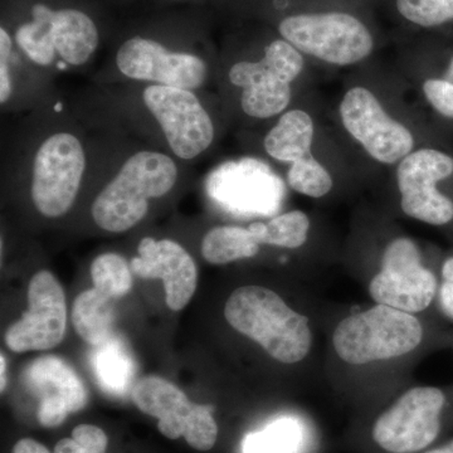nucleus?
Listing matches in <instances>:
<instances>
[{"label":"nucleus","mask_w":453,"mask_h":453,"mask_svg":"<svg viewBox=\"0 0 453 453\" xmlns=\"http://www.w3.org/2000/svg\"><path fill=\"white\" fill-rule=\"evenodd\" d=\"M225 316L234 329L285 365L301 362L311 349L309 319L292 310L268 288H237L226 300Z\"/></svg>","instance_id":"obj_1"},{"label":"nucleus","mask_w":453,"mask_h":453,"mask_svg":"<svg viewBox=\"0 0 453 453\" xmlns=\"http://www.w3.org/2000/svg\"><path fill=\"white\" fill-rule=\"evenodd\" d=\"M178 168L166 155L139 151L130 157L92 204V217L107 232L129 231L144 219L149 199L165 196L177 183Z\"/></svg>","instance_id":"obj_2"},{"label":"nucleus","mask_w":453,"mask_h":453,"mask_svg":"<svg viewBox=\"0 0 453 453\" xmlns=\"http://www.w3.org/2000/svg\"><path fill=\"white\" fill-rule=\"evenodd\" d=\"M422 325L410 312L377 305L340 321L333 344L340 359L353 365L393 359L421 344Z\"/></svg>","instance_id":"obj_3"},{"label":"nucleus","mask_w":453,"mask_h":453,"mask_svg":"<svg viewBox=\"0 0 453 453\" xmlns=\"http://www.w3.org/2000/svg\"><path fill=\"white\" fill-rule=\"evenodd\" d=\"M280 35L300 52L336 65L357 64L371 55V32L351 14H299L285 18Z\"/></svg>","instance_id":"obj_4"},{"label":"nucleus","mask_w":453,"mask_h":453,"mask_svg":"<svg viewBox=\"0 0 453 453\" xmlns=\"http://www.w3.org/2000/svg\"><path fill=\"white\" fill-rule=\"evenodd\" d=\"M303 57L288 41L268 44L258 62H238L229 70V81L242 88L243 111L268 119L282 112L291 100V82L303 73Z\"/></svg>","instance_id":"obj_5"},{"label":"nucleus","mask_w":453,"mask_h":453,"mask_svg":"<svg viewBox=\"0 0 453 453\" xmlns=\"http://www.w3.org/2000/svg\"><path fill=\"white\" fill-rule=\"evenodd\" d=\"M134 403L142 413L159 419L157 429L170 440L184 437L198 451H210L216 445L219 426L213 407L195 404L186 393L160 377L142 378L133 392Z\"/></svg>","instance_id":"obj_6"},{"label":"nucleus","mask_w":453,"mask_h":453,"mask_svg":"<svg viewBox=\"0 0 453 453\" xmlns=\"http://www.w3.org/2000/svg\"><path fill=\"white\" fill-rule=\"evenodd\" d=\"M85 166V151L76 136L58 133L44 140L35 154L32 180L33 203L43 216L56 219L70 211Z\"/></svg>","instance_id":"obj_7"},{"label":"nucleus","mask_w":453,"mask_h":453,"mask_svg":"<svg viewBox=\"0 0 453 453\" xmlns=\"http://www.w3.org/2000/svg\"><path fill=\"white\" fill-rule=\"evenodd\" d=\"M446 396L442 390L418 387L405 392L372 427V440L390 453L421 451L436 440Z\"/></svg>","instance_id":"obj_8"},{"label":"nucleus","mask_w":453,"mask_h":453,"mask_svg":"<svg viewBox=\"0 0 453 453\" xmlns=\"http://www.w3.org/2000/svg\"><path fill=\"white\" fill-rule=\"evenodd\" d=\"M436 292V276L423 267L416 243L410 238H396L390 242L384 252L381 270L369 285L372 299L412 314L427 309Z\"/></svg>","instance_id":"obj_9"},{"label":"nucleus","mask_w":453,"mask_h":453,"mask_svg":"<svg viewBox=\"0 0 453 453\" xmlns=\"http://www.w3.org/2000/svg\"><path fill=\"white\" fill-rule=\"evenodd\" d=\"M142 96L175 155L184 160L195 159L210 148L214 125L192 91L154 85L146 88Z\"/></svg>","instance_id":"obj_10"},{"label":"nucleus","mask_w":453,"mask_h":453,"mask_svg":"<svg viewBox=\"0 0 453 453\" xmlns=\"http://www.w3.org/2000/svg\"><path fill=\"white\" fill-rule=\"evenodd\" d=\"M340 116L348 133L377 162L395 164L412 153V133L390 118L369 89H349L340 104Z\"/></svg>","instance_id":"obj_11"},{"label":"nucleus","mask_w":453,"mask_h":453,"mask_svg":"<svg viewBox=\"0 0 453 453\" xmlns=\"http://www.w3.org/2000/svg\"><path fill=\"white\" fill-rule=\"evenodd\" d=\"M452 174L453 159L442 151L421 149L408 154L396 169L402 211L428 225L451 222L453 202L438 192L436 186Z\"/></svg>","instance_id":"obj_12"},{"label":"nucleus","mask_w":453,"mask_h":453,"mask_svg":"<svg viewBox=\"0 0 453 453\" xmlns=\"http://www.w3.org/2000/svg\"><path fill=\"white\" fill-rule=\"evenodd\" d=\"M208 192L234 214L273 216L281 207L285 187L270 166L256 159L223 164L208 181Z\"/></svg>","instance_id":"obj_13"},{"label":"nucleus","mask_w":453,"mask_h":453,"mask_svg":"<svg viewBox=\"0 0 453 453\" xmlns=\"http://www.w3.org/2000/svg\"><path fill=\"white\" fill-rule=\"evenodd\" d=\"M65 327L64 288L50 271H40L29 282L28 310L9 327L5 342L14 353L50 350L64 340Z\"/></svg>","instance_id":"obj_14"},{"label":"nucleus","mask_w":453,"mask_h":453,"mask_svg":"<svg viewBox=\"0 0 453 453\" xmlns=\"http://www.w3.org/2000/svg\"><path fill=\"white\" fill-rule=\"evenodd\" d=\"M116 64L122 74L138 81L195 89L207 80V65L190 53L170 52L157 42L134 37L119 50Z\"/></svg>","instance_id":"obj_15"},{"label":"nucleus","mask_w":453,"mask_h":453,"mask_svg":"<svg viewBox=\"0 0 453 453\" xmlns=\"http://www.w3.org/2000/svg\"><path fill=\"white\" fill-rule=\"evenodd\" d=\"M23 381L41 399L38 421L43 427L61 426L68 414L88 403V390L73 366L55 356L38 357L27 366Z\"/></svg>","instance_id":"obj_16"},{"label":"nucleus","mask_w":453,"mask_h":453,"mask_svg":"<svg viewBox=\"0 0 453 453\" xmlns=\"http://www.w3.org/2000/svg\"><path fill=\"white\" fill-rule=\"evenodd\" d=\"M139 257L131 261V270L142 279L163 280L166 303L173 311L186 308L196 288L198 273L195 259L172 240L144 238L139 244Z\"/></svg>","instance_id":"obj_17"},{"label":"nucleus","mask_w":453,"mask_h":453,"mask_svg":"<svg viewBox=\"0 0 453 453\" xmlns=\"http://www.w3.org/2000/svg\"><path fill=\"white\" fill-rule=\"evenodd\" d=\"M52 29L56 50L68 65L86 64L97 49L98 32L94 20L77 9L55 11Z\"/></svg>","instance_id":"obj_18"},{"label":"nucleus","mask_w":453,"mask_h":453,"mask_svg":"<svg viewBox=\"0 0 453 453\" xmlns=\"http://www.w3.org/2000/svg\"><path fill=\"white\" fill-rule=\"evenodd\" d=\"M314 139V121L308 112L292 110L280 119L265 138V150L273 159L295 163L310 155Z\"/></svg>","instance_id":"obj_19"},{"label":"nucleus","mask_w":453,"mask_h":453,"mask_svg":"<svg viewBox=\"0 0 453 453\" xmlns=\"http://www.w3.org/2000/svg\"><path fill=\"white\" fill-rule=\"evenodd\" d=\"M111 297L96 288L83 291L74 300L73 321L74 329L83 342L98 347L112 338L115 324V306Z\"/></svg>","instance_id":"obj_20"},{"label":"nucleus","mask_w":453,"mask_h":453,"mask_svg":"<svg viewBox=\"0 0 453 453\" xmlns=\"http://www.w3.org/2000/svg\"><path fill=\"white\" fill-rule=\"evenodd\" d=\"M92 366L98 386L110 395H122L133 384L136 365L127 345L113 335L92 354Z\"/></svg>","instance_id":"obj_21"},{"label":"nucleus","mask_w":453,"mask_h":453,"mask_svg":"<svg viewBox=\"0 0 453 453\" xmlns=\"http://www.w3.org/2000/svg\"><path fill=\"white\" fill-rule=\"evenodd\" d=\"M259 243L249 228L216 226L203 238L202 255L211 265H226L257 255Z\"/></svg>","instance_id":"obj_22"},{"label":"nucleus","mask_w":453,"mask_h":453,"mask_svg":"<svg viewBox=\"0 0 453 453\" xmlns=\"http://www.w3.org/2000/svg\"><path fill=\"white\" fill-rule=\"evenodd\" d=\"M31 23L20 26L16 33L18 46L35 64L49 65L56 55L52 22L55 11L44 4H35L32 9Z\"/></svg>","instance_id":"obj_23"},{"label":"nucleus","mask_w":453,"mask_h":453,"mask_svg":"<svg viewBox=\"0 0 453 453\" xmlns=\"http://www.w3.org/2000/svg\"><path fill=\"white\" fill-rule=\"evenodd\" d=\"M249 229L258 243L299 249L308 240L310 219L303 211H292L275 217L268 223H252Z\"/></svg>","instance_id":"obj_24"},{"label":"nucleus","mask_w":453,"mask_h":453,"mask_svg":"<svg viewBox=\"0 0 453 453\" xmlns=\"http://www.w3.org/2000/svg\"><path fill=\"white\" fill-rule=\"evenodd\" d=\"M301 428L291 418L271 423L259 432L247 434L243 440V453H294L299 447Z\"/></svg>","instance_id":"obj_25"},{"label":"nucleus","mask_w":453,"mask_h":453,"mask_svg":"<svg viewBox=\"0 0 453 453\" xmlns=\"http://www.w3.org/2000/svg\"><path fill=\"white\" fill-rule=\"evenodd\" d=\"M91 276L94 288L111 299L124 296L133 286V277L127 261L116 253L98 256L92 262Z\"/></svg>","instance_id":"obj_26"},{"label":"nucleus","mask_w":453,"mask_h":453,"mask_svg":"<svg viewBox=\"0 0 453 453\" xmlns=\"http://www.w3.org/2000/svg\"><path fill=\"white\" fill-rule=\"evenodd\" d=\"M288 181L295 192L311 198H321L333 188L332 175L311 154L292 163L288 173Z\"/></svg>","instance_id":"obj_27"},{"label":"nucleus","mask_w":453,"mask_h":453,"mask_svg":"<svg viewBox=\"0 0 453 453\" xmlns=\"http://www.w3.org/2000/svg\"><path fill=\"white\" fill-rule=\"evenodd\" d=\"M399 13L421 27H436L453 19V0H396Z\"/></svg>","instance_id":"obj_28"},{"label":"nucleus","mask_w":453,"mask_h":453,"mask_svg":"<svg viewBox=\"0 0 453 453\" xmlns=\"http://www.w3.org/2000/svg\"><path fill=\"white\" fill-rule=\"evenodd\" d=\"M107 436L103 429L92 425H80L73 431V438L59 441L55 453H106Z\"/></svg>","instance_id":"obj_29"},{"label":"nucleus","mask_w":453,"mask_h":453,"mask_svg":"<svg viewBox=\"0 0 453 453\" xmlns=\"http://www.w3.org/2000/svg\"><path fill=\"white\" fill-rule=\"evenodd\" d=\"M423 92L438 112L453 118V83L449 80L432 79L423 85Z\"/></svg>","instance_id":"obj_30"},{"label":"nucleus","mask_w":453,"mask_h":453,"mask_svg":"<svg viewBox=\"0 0 453 453\" xmlns=\"http://www.w3.org/2000/svg\"><path fill=\"white\" fill-rule=\"evenodd\" d=\"M443 282L440 288V306L453 320V257L447 259L442 267Z\"/></svg>","instance_id":"obj_31"},{"label":"nucleus","mask_w":453,"mask_h":453,"mask_svg":"<svg viewBox=\"0 0 453 453\" xmlns=\"http://www.w3.org/2000/svg\"><path fill=\"white\" fill-rule=\"evenodd\" d=\"M12 95V81L8 62H0V103H7Z\"/></svg>","instance_id":"obj_32"},{"label":"nucleus","mask_w":453,"mask_h":453,"mask_svg":"<svg viewBox=\"0 0 453 453\" xmlns=\"http://www.w3.org/2000/svg\"><path fill=\"white\" fill-rule=\"evenodd\" d=\"M13 453H50V451L37 441L23 438L14 445Z\"/></svg>","instance_id":"obj_33"},{"label":"nucleus","mask_w":453,"mask_h":453,"mask_svg":"<svg viewBox=\"0 0 453 453\" xmlns=\"http://www.w3.org/2000/svg\"><path fill=\"white\" fill-rule=\"evenodd\" d=\"M12 40L4 28H0V62H8L12 53Z\"/></svg>","instance_id":"obj_34"},{"label":"nucleus","mask_w":453,"mask_h":453,"mask_svg":"<svg viewBox=\"0 0 453 453\" xmlns=\"http://www.w3.org/2000/svg\"><path fill=\"white\" fill-rule=\"evenodd\" d=\"M0 366H2V372H0V375H2V380H0V388L3 390L5 389V386H7V362H5L4 356L0 357Z\"/></svg>","instance_id":"obj_35"},{"label":"nucleus","mask_w":453,"mask_h":453,"mask_svg":"<svg viewBox=\"0 0 453 453\" xmlns=\"http://www.w3.org/2000/svg\"><path fill=\"white\" fill-rule=\"evenodd\" d=\"M426 453H453V441L445 446L440 447V449H432V451Z\"/></svg>","instance_id":"obj_36"},{"label":"nucleus","mask_w":453,"mask_h":453,"mask_svg":"<svg viewBox=\"0 0 453 453\" xmlns=\"http://www.w3.org/2000/svg\"><path fill=\"white\" fill-rule=\"evenodd\" d=\"M446 80H449V81L453 83V57L451 59V64H449V73H447Z\"/></svg>","instance_id":"obj_37"}]
</instances>
